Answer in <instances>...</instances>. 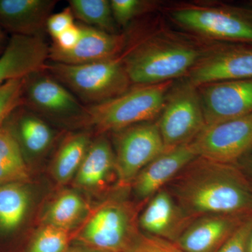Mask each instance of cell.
Wrapping results in <instances>:
<instances>
[{
	"label": "cell",
	"instance_id": "obj_37",
	"mask_svg": "<svg viewBox=\"0 0 252 252\" xmlns=\"http://www.w3.org/2000/svg\"><path fill=\"white\" fill-rule=\"evenodd\" d=\"M250 8H252V1H250Z\"/></svg>",
	"mask_w": 252,
	"mask_h": 252
},
{
	"label": "cell",
	"instance_id": "obj_28",
	"mask_svg": "<svg viewBox=\"0 0 252 252\" xmlns=\"http://www.w3.org/2000/svg\"><path fill=\"white\" fill-rule=\"evenodd\" d=\"M25 78L8 81L0 86V127L4 125L10 114L23 104Z\"/></svg>",
	"mask_w": 252,
	"mask_h": 252
},
{
	"label": "cell",
	"instance_id": "obj_35",
	"mask_svg": "<svg viewBox=\"0 0 252 252\" xmlns=\"http://www.w3.org/2000/svg\"><path fill=\"white\" fill-rule=\"evenodd\" d=\"M8 41H6L5 32L2 28L0 27V56L2 54L7 44Z\"/></svg>",
	"mask_w": 252,
	"mask_h": 252
},
{
	"label": "cell",
	"instance_id": "obj_23",
	"mask_svg": "<svg viewBox=\"0 0 252 252\" xmlns=\"http://www.w3.org/2000/svg\"><path fill=\"white\" fill-rule=\"evenodd\" d=\"M30 180L26 158L12 135L0 127V185Z\"/></svg>",
	"mask_w": 252,
	"mask_h": 252
},
{
	"label": "cell",
	"instance_id": "obj_27",
	"mask_svg": "<svg viewBox=\"0 0 252 252\" xmlns=\"http://www.w3.org/2000/svg\"><path fill=\"white\" fill-rule=\"evenodd\" d=\"M113 16L119 27H127L135 18L157 9L158 1L147 0H112Z\"/></svg>",
	"mask_w": 252,
	"mask_h": 252
},
{
	"label": "cell",
	"instance_id": "obj_25",
	"mask_svg": "<svg viewBox=\"0 0 252 252\" xmlns=\"http://www.w3.org/2000/svg\"><path fill=\"white\" fill-rule=\"evenodd\" d=\"M86 210L85 202L79 194L74 191L64 192L48 210L46 224L69 230L84 216Z\"/></svg>",
	"mask_w": 252,
	"mask_h": 252
},
{
	"label": "cell",
	"instance_id": "obj_9",
	"mask_svg": "<svg viewBox=\"0 0 252 252\" xmlns=\"http://www.w3.org/2000/svg\"><path fill=\"white\" fill-rule=\"evenodd\" d=\"M115 133L116 171L119 186L126 188L165 148L157 122L137 124Z\"/></svg>",
	"mask_w": 252,
	"mask_h": 252
},
{
	"label": "cell",
	"instance_id": "obj_34",
	"mask_svg": "<svg viewBox=\"0 0 252 252\" xmlns=\"http://www.w3.org/2000/svg\"><path fill=\"white\" fill-rule=\"evenodd\" d=\"M64 252H104L95 250V249L86 247L85 245H80V246L69 247Z\"/></svg>",
	"mask_w": 252,
	"mask_h": 252
},
{
	"label": "cell",
	"instance_id": "obj_13",
	"mask_svg": "<svg viewBox=\"0 0 252 252\" xmlns=\"http://www.w3.org/2000/svg\"><path fill=\"white\" fill-rule=\"evenodd\" d=\"M80 26V39L72 49L63 51L50 46L51 62L81 64L107 61L120 56L127 46L128 35L126 33L110 34L84 24Z\"/></svg>",
	"mask_w": 252,
	"mask_h": 252
},
{
	"label": "cell",
	"instance_id": "obj_18",
	"mask_svg": "<svg viewBox=\"0 0 252 252\" xmlns=\"http://www.w3.org/2000/svg\"><path fill=\"white\" fill-rule=\"evenodd\" d=\"M55 0H0V27L11 35L42 36Z\"/></svg>",
	"mask_w": 252,
	"mask_h": 252
},
{
	"label": "cell",
	"instance_id": "obj_16",
	"mask_svg": "<svg viewBox=\"0 0 252 252\" xmlns=\"http://www.w3.org/2000/svg\"><path fill=\"white\" fill-rule=\"evenodd\" d=\"M250 217L210 215L197 217L175 244L185 252H217Z\"/></svg>",
	"mask_w": 252,
	"mask_h": 252
},
{
	"label": "cell",
	"instance_id": "obj_29",
	"mask_svg": "<svg viewBox=\"0 0 252 252\" xmlns=\"http://www.w3.org/2000/svg\"><path fill=\"white\" fill-rule=\"evenodd\" d=\"M125 252H185L177 244L139 233Z\"/></svg>",
	"mask_w": 252,
	"mask_h": 252
},
{
	"label": "cell",
	"instance_id": "obj_10",
	"mask_svg": "<svg viewBox=\"0 0 252 252\" xmlns=\"http://www.w3.org/2000/svg\"><path fill=\"white\" fill-rule=\"evenodd\" d=\"M189 146L196 157L238 163L252 152V114L205 126Z\"/></svg>",
	"mask_w": 252,
	"mask_h": 252
},
{
	"label": "cell",
	"instance_id": "obj_36",
	"mask_svg": "<svg viewBox=\"0 0 252 252\" xmlns=\"http://www.w3.org/2000/svg\"><path fill=\"white\" fill-rule=\"evenodd\" d=\"M252 252V230L248 237L246 245V252Z\"/></svg>",
	"mask_w": 252,
	"mask_h": 252
},
{
	"label": "cell",
	"instance_id": "obj_6",
	"mask_svg": "<svg viewBox=\"0 0 252 252\" xmlns=\"http://www.w3.org/2000/svg\"><path fill=\"white\" fill-rule=\"evenodd\" d=\"M157 122L165 151L190 144L206 126L198 87L185 79L172 86Z\"/></svg>",
	"mask_w": 252,
	"mask_h": 252
},
{
	"label": "cell",
	"instance_id": "obj_19",
	"mask_svg": "<svg viewBox=\"0 0 252 252\" xmlns=\"http://www.w3.org/2000/svg\"><path fill=\"white\" fill-rule=\"evenodd\" d=\"M3 127L14 137L26 158L44 154L54 140V131L44 119L25 106L10 114Z\"/></svg>",
	"mask_w": 252,
	"mask_h": 252
},
{
	"label": "cell",
	"instance_id": "obj_22",
	"mask_svg": "<svg viewBox=\"0 0 252 252\" xmlns=\"http://www.w3.org/2000/svg\"><path fill=\"white\" fill-rule=\"evenodd\" d=\"M90 144V135L87 132L72 134L63 141L52 168L55 179L60 184L67 183L76 175Z\"/></svg>",
	"mask_w": 252,
	"mask_h": 252
},
{
	"label": "cell",
	"instance_id": "obj_11",
	"mask_svg": "<svg viewBox=\"0 0 252 252\" xmlns=\"http://www.w3.org/2000/svg\"><path fill=\"white\" fill-rule=\"evenodd\" d=\"M252 78V44L209 43L198 62L185 78L198 86Z\"/></svg>",
	"mask_w": 252,
	"mask_h": 252
},
{
	"label": "cell",
	"instance_id": "obj_21",
	"mask_svg": "<svg viewBox=\"0 0 252 252\" xmlns=\"http://www.w3.org/2000/svg\"><path fill=\"white\" fill-rule=\"evenodd\" d=\"M31 206V193L26 183L0 185V233L10 235L21 226Z\"/></svg>",
	"mask_w": 252,
	"mask_h": 252
},
{
	"label": "cell",
	"instance_id": "obj_26",
	"mask_svg": "<svg viewBox=\"0 0 252 252\" xmlns=\"http://www.w3.org/2000/svg\"><path fill=\"white\" fill-rule=\"evenodd\" d=\"M70 240L69 230L46 224L33 237L26 252H64Z\"/></svg>",
	"mask_w": 252,
	"mask_h": 252
},
{
	"label": "cell",
	"instance_id": "obj_20",
	"mask_svg": "<svg viewBox=\"0 0 252 252\" xmlns=\"http://www.w3.org/2000/svg\"><path fill=\"white\" fill-rule=\"evenodd\" d=\"M114 170L116 171L115 152L107 139L100 136L89 146L76 174L75 184L81 188L98 189L106 183Z\"/></svg>",
	"mask_w": 252,
	"mask_h": 252
},
{
	"label": "cell",
	"instance_id": "obj_2",
	"mask_svg": "<svg viewBox=\"0 0 252 252\" xmlns=\"http://www.w3.org/2000/svg\"><path fill=\"white\" fill-rule=\"evenodd\" d=\"M207 45L162 29L134 42L127 39L123 62L132 86L175 81L188 75Z\"/></svg>",
	"mask_w": 252,
	"mask_h": 252
},
{
	"label": "cell",
	"instance_id": "obj_33",
	"mask_svg": "<svg viewBox=\"0 0 252 252\" xmlns=\"http://www.w3.org/2000/svg\"><path fill=\"white\" fill-rule=\"evenodd\" d=\"M236 165L252 186V152L241 159Z\"/></svg>",
	"mask_w": 252,
	"mask_h": 252
},
{
	"label": "cell",
	"instance_id": "obj_15",
	"mask_svg": "<svg viewBox=\"0 0 252 252\" xmlns=\"http://www.w3.org/2000/svg\"><path fill=\"white\" fill-rule=\"evenodd\" d=\"M49 48L42 36L11 35L0 56V86L44 70Z\"/></svg>",
	"mask_w": 252,
	"mask_h": 252
},
{
	"label": "cell",
	"instance_id": "obj_1",
	"mask_svg": "<svg viewBox=\"0 0 252 252\" xmlns=\"http://www.w3.org/2000/svg\"><path fill=\"white\" fill-rule=\"evenodd\" d=\"M192 218L252 216V186L236 164L195 157L165 187Z\"/></svg>",
	"mask_w": 252,
	"mask_h": 252
},
{
	"label": "cell",
	"instance_id": "obj_14",
	"mask_svg": "<svg viewBox=\"0 0 252 252\" xmlns=\"http://www.w3.org/2000/svg\"><path fill=\"white\" fill-rule=\"evenodd\" d=\"M193 220L165 188L147 201L138 224L145 234L175 243Z\"/></svg>",
	"mask_w": 252,
	"mask_h": 252
},
{
	"label": "cell",
	"instance_id": "obj_31",
	"mask_svg": "<svg viewBox=\"0 0 252 252\" xmlns=\"http://www.w3.org/2000/svg\"><path fill=\"white\" fill-rule=\"evenodd\" d=\"M74 19V14L69 6L61 12L51 15L46 23V31L55 41L68 28L75 24Z\"/></svg>",
	"mask_w": 252,
	"mask_h": 252
},
{
	"label": "cell",
	"instance_id": "obj_8",
	"mask_svg": "<svg viewBox=\"0 0 252 252\" xmlns=\"http://www.w3.org/2000/svg\"><path fill=\"white\" fill-rule=\"evenodd\" d=\"M130 204L111 200L101 205L82 230L83 245L104 252H125L139 234Z\"/></svg>",
	"mask_w": 252,
	"mask_h": 252
},
{
	"label": "cell",
	"instance_id": "obj_5",
	"mask_svg": "<svg viewBox=\"0 0 252 252\" xmlns=\"http://www.w3.org/2000/svg\"><path fill=\"white\" fill-rule=\"evenodd\" d=\"M175 81L134 85L124 94L89 107V125L99 133L117 132L159 117Z\"/></svg>",
	"mask_w": 252,
	"mask_h": 252
},
{
	"label": "cell",
	"instance_id": "obj_30",
	"mask_svg": "<svg viewBox=\"0 0 252 252\" xmlns=\"http://www.w3.org/2000/svg\"><path fill=\"white\" fill-rule=\"evenodd\" d=\"M252 230V216L249 217L217 252H245L247 242Z\"/></svg>",
	"mask_w": 252,
	"mask_h": 252
},
{
	"label": "cell",
	"instance_id": "obj_24",
	"mask_svg": "<svg viewBox=\"0 0 252 252\" xmlns=\"http://www.w3.org/2000/svg\"><path fill=\"white\" fill-rule=\"evenodd\" d=\"M69 4L74 17L80 20L86 26L110 34L121 33L113 16L110 1L70 0Z\"/></svg>",
	"mask_w": 252,
	"mask_h": 252
},
{
	"label": "cell",
	"instance_id": "obj_17",
	"mask_svg": "<svg viewBox=\"0 0 252 252\" xmlns=\"http://www.w3.org/2000/svg\"><path fill=\"white\" fill-rule=\"evenodd\" d=\"M195 157L188 145L166 150L149 163L130 187L139 200H149L168 184Z\"/></svg>",
	"mask_w": 252,
	"mask_h": 252
},
{
	"label": "cell",
	"instance_id": "obj_4",
	"mask_svg": "<svg viewBox=\"0 0 252 252\" xmlns=\"http://www.w3.org/2000/svg\"><path fill=\"white\" fill-rule=\"evenodd\" d=\"M123 53L114 59L87 64L46 63L44 70L81 102L94 106L114 98L132 87Z\"/></svg>",
	"mask_w": 252,
	"mask_h": 252
},
{
	"label": "cell",
	"instance_id": "obj_32",
	"mask_svg": "<svg viewBox=\"0 0 252 252\" xmlns=\"http://www.w3.org/2000/svg\"><path fill=\"white\" fill-rule=\"evenodd\" d=\"M81 35L80 24H74L54 41V44L51 46L61 51H69L77 45Z\"/></svg>",
	"mask_w": 252,
	"mask_h": 252
},
{
	"label": "cell",
	"instance_id": "obj_7",
	"mask_svg": "<svg viewBox=\"0 0 252 252\" xmlns=\"http://www.w3.org/2000/svg\"><path fill=\"white\" fill-rule=\"evenodd\" d=\"M22 105L39 117L89 125V107L45 70L25 78Z\"/></svg>",
	"mask_w": 252,
	"mask_h": 252
},
{
	"label": "cell",
	"instance_id": "obj_3",
	"mask_svg": "<svg viewBox=\"0 0 252 252\" xmlns=\"http://www.w3.org/2000/svg\"><path fill=\"white\" fill-rule=\"evenodd\" d=\"M174 23L201 40L252 44V9L190 1L163 8Z\"/></svg>",
	"mask_w": 252,
	"mask_h": 252
},
{
	"label": "cell",
	"instance_id": "obj_12",
	"mask_svg": "<svg viewBox=\"0 0 252 252\" xmlns=\"http://www.w3.org/2000/svg\"><path fill=\"white\" fill-rule=\"evenodd\" d=\"M206 126L252 114V78L198 86Z\"/></svg>",
	"mask_w": 252,
	"mask_h": 252
}]
</instances>
